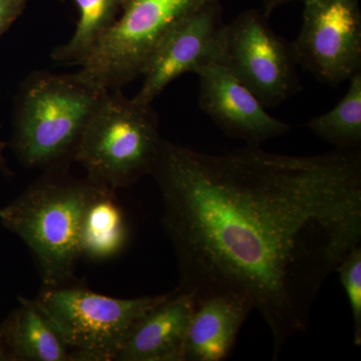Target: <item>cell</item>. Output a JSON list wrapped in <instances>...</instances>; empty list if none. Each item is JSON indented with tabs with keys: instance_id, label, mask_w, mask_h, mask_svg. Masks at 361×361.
<instances>
[{
	"instance_id": "8",
	"label": "cell",
	"mask_w": 361,
	"mask_h": 361,
	"mask_svg": "<svg viewBox=\"0 0 361 361\" xmlns=\"http://www.w3.org/2000/svg\"><path fill=\"white\" fill-rule=\"evenodd\" d=\"M302 25L290 42L298 66L338 87L361 71L360 0H305Z\"/></svg>"
},
{
	"instance_id": "11",
	"label": "cell",
	"mask_w": 361,
	"mask_h": 361,
	"mask_svg": "<svg viewBox=\"0 0 361 361\" xmlns=\"http://www.w3.org/2000/svg\"><path fill=\"white\" fill-rule=\"evenodd\" d=\"M196 302L175 288L137 322L116 361H182Z\"/></svg>"
},
{
	"instance_id": "9",
	"label": "cell",
	"mask_w": 361,
	"mask_h": 361,
	"mask_svg": "<svg viewBox=\"0 0 361 361\" xmlns=\"http://www.w3.org/2000/svg\"><path fill=\"white\" fill-rule=\"evenodd\" d=\"M222 14L221 0H217L176 25L147 63L134 99L152 104L176 78L187 73L197 75L204 66L217 61L225 26Z\"/></svg>"
},
{
	"instance_id": "20",
	"label": "cell",
	"mask_w": 361,
	"mask_h": 361,
	"mask_svg": "<svg viewBox=\"0 0 361 361\" xmlns=\"http://www.w3.org/2000/svg\"><path fill=\"white\" fill-rule=\"evenodd\" d=\"M0 361H13V356L7 348L1 330H0Z\"/></svg>"
},
{
	"instance_id": "12",
	"label": "cell",
	"mask_w": 361,
	"mask_h": 361,
	"mask_svg": "<svg viewBox=\"0 0 361 361\" xmlns=\"http://www.w3.org/2000/svg\"><path fill=\"white\" fill-rule=\"evenodd\" d=\"M253 305L235 294L196 304L188 327L182 361H222L229 357Z\"/></svg>"
},
{
	"instance_id": "13",
	"label": "cell",
	"mask_w": 361,
	"mask_h": 361,
	"mask_svg": "<svg viewBox=\"0 0 361 361\" xmlns=\"http://www.w3.org/2000/svg\"><path fill=\"white\" fill-rule=\"evenodd\" d=\"M20 306L0 325L13 361H73L71 350L37 299Z\"/></svg>"
},
{
	"instance_id": "3",
	"label": "cell",
	"mask_w": 361,
	"mask_h": 361,
	"mask_svg": "<svg viewBox=\"0 0 361 361\" xmlns=\"http://www.w3.org/2000/svg\"><path fill=\"white\" fill-rule=\"evenodd\" d=\"M104 92L77 73L35 71L28 75L13 114V148L20 163L44 172L68 170Z\"/></svg>"
},
{
	"instance_id": "5",
	"label": "cell",
	"mask_w": 361,
	"mask_h": 361,
	"mask_svg": "<svg viewBox=\"0 0 361 361\" xmlns=\"http://www.w3.org/2000/svg\"><path fill=\"white\" fill-rule=\"evenodd\" d=\"M217 0H125L115 23L77 75L99 90H121L142 71L176 25Z\"/></svg>"
},
{
	"instance_id": "18",
	"label": "cell",
	"mask_w": 361,
	"mask_h": 361,
	"mask_svg": "<svg viewBox=\"0 0 361 361\" xmlns=\"http://www.w3.org/2000/svg\"><path fill=\"white\" fill-rule=\"evenodd\" d=\"M28 0H0V39L25 11Z\"/></svg>"
},
{
	"instance_id": "15",
	"label": "cell",
	"mask_w": 361,
	"mask_h": 361,
	"mask_svg": "<svg viewBox=\"0 0 361 361\" xmlns=\"http://www.w3.org/2000/svg\"><path fill=\"white\" fill-rule=\"evenodd\" d=\"M80 18L73 37L56 47L52 59L59 63L82 66L97 42L115 23L125 0H73Z\"/></svg>"
},
{
	"instance_id": "1",
	"label": "cell",
	"mask_w": 361,
	"mask_h": 361,
	"mask_svg": "<svg viewBox=\"0 0 361 361\" xmlns=\"http://www.w3.org/2000/svg\"><path fill=\"white\" fill-rule=\"evenodd\" d=\"M151 175L163 201L179 284L199 303L247 299L273 360L310 326L327 278L361 243V152L315 156L247 146L222 155L164 140Z\"/></svg>"
},
{
	"instance_id": "16",
	"label": "cell",
	"mask_w": 361,
	"mask_h": 361,
	"mask_svg": "<svg viewBox=\"0 0 361 361\" xmlns=\"http://www.w3.org/2000/svg\"><path fill=\"white\" fill-rule=\"evenodd\" d=\"M349 82L348 92L332 110L314 116L305 125L338 149H358L361 145V71Z\"/></svg>"
},
{
	"instance_id": "19",
	"label": "cell",
	"mask_w": 361,
	"mask_h": 361,
	"mask_svg": "<svg viewBox=\"0 0 361 361\" xmlns=\"http://www.w3.org/2000/svg\"><path fill=\"white\" fill-rule=\"evenodd\" d=\"M292 1H305V0H262L263 11L262 13L265 16L269 18L271 13L277 9L278 7L283 6V4H288Z\"/></svg>"
},
{
	"instance_id": "7",
	"label": "cell",
	"mask_w": 361,
	"mask_h": 361,
	"mask_svg": "<svg viewBox=\"0 0 361 361\" xmlns=\"http://www.w3.org/2000/svg\"><path fill=\"white\" fill-rule=\"evenodd\" d=\"M269 18L248 9L225 25L219 56L224 66L265 108L283 103L302 90L290 42L269 25Z\"/></svg>"
},
{
	"instance_id": "6",
	"label": "cell",
	"mask_w": 361,
	"mask_h": 361,
	"mask_svg": "<svg viewBox=\"0 0 361 361\" xmlns=\"http://www.w3.org/2000/svg\"><path fill=\"white\" fill-rule=\"evenodd\" d=\"M168 293L121 299L82 285L44 287L37 300L56 325L75 361H113L130 332Z\"/></svg>"
},
{
	"instance_id": "17",
	"label": "cell",
	"mask_w": 361,
	"mask_h": 361,
	"mask_svg": "<svg viewBox=\"0 0 361 361\" xmlns=\"http://www.w3.org/2000/svg\"><path fill=\"white\" fill-rule=\"evenodd\" d=\"M338 273L353 317V341L356 346L361 344V248L355 246L344 256L337 266Z\"/></svg>"
},
{
	"instance_id": "2",
	"label": "cell",
	"mask_w": 361,
	"mask_h": 361,
	"mask_svg": "<svg viewBox=\"0 0 361 361\" xmlns=\"http://www.w3.org/2000/svg\"><path fill=\"white\" fill-rule=\"evenodd\" d=\"M99 187L68 170L49 171L0 210L4 227L32 251L44 287L75 282L82 216Z\"/></svg>"
},
{
	"instance_id": "21",
	"label": "cell",
	"mask_w": 361,
	"mask_h": 361,
	"mask_svg": "<svg viewBox=\"0 0 361 361\" xmlns=\"http://www.w3.org/2000/svg\"><path fill=\"white\" fill-rule=\"evenodd\" d=\"M6 142L0 141V171H1L4 175L11 176V172L9 171V169L7 168L6 159H4V149L6 148Z\"/></svg>"
},
{
	"instance_id": "10",
	"label": "cell",
	"mask_w": 361,
	"mask_h": 361,
	"mask_svg": "<svg viewBox=\"0 0 361 361\" xmlns=\"http://www.w3.org/2000/svg\"><path fill=\"white\" fill-rule=\"evenodd\" d=\"M202 110L226 135L260 147L290 132L289 123L270 116L257 97L220 63L199 71Z\"/></svg>"
},
{
	"instance_id": "14",
	"label": "cell",
	"mask_w": 361,
	"mask_h": 361,
	"mask_svg": "<svg viewBox=\"0 0 361 361\" xmlns=\"http://www.w3.org/2000/svg\"><path fill=\"white\" fill-rule=\"evenodd\" d=\"M116 192L101 186L87 204L80 230L82 257L106 261L122 253L127 246L129 226Z\"/></svg>"
},
{
	"instance_id": "4",
	"label": "cell",
	"mask_w": 361,
	"mask_h": 361,
	"mask_svg": "<svg viewBox=\"0 0 361 361\" xmlns=\"http://www.w3.org/2000/svg\"><path fill=\"white\" fill-rule=\"evenodd\" d=\"M163 141L152 104L139 103L121 90H106L85 127L75 161L90 182L116 191L151 175Z\"/></svg>"
}]
</instances>
